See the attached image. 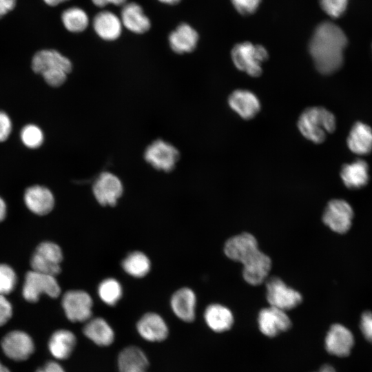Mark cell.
Returning <instances> with one entry per match:
<instances>
[{"label":"cell","mask_w":372,"mask_h":372,"mask_svg":"<svg viewBox=\"0 0 372 372\" xmlns=\"http://www.w3.org/2000/svg\"><path fill=\"white\" fill-rule=\"evenodd\" d=\"M347 44L343 30L330 21L320 23L314 30L309 44L310 55L317 70L331 74L343 63V52Z\"/></svg>","instance_id":"cell-1"},{"label":"cell","mask_w":372,"mask_h":372,"mask_svg":"<svg viewBox=\"0 0 372 372\" xmlns=\"http://www.w3.org/2000/svg\"><path fill=\"white\" fill-rule=\"evenodd\" d=\"M336 127L334 115L322 107H311L304 110L298 121V127L307 140L319 144Z\"/></svg>","instance_id":"cell-2"},{"label":"cell","mask_w":372,"mask_h":372,"mask_svg":"<svg viewBox=\"0 0 372 372\" xmlns=\"http://www.w3.org/2000/svg\"><path fill=\"white\" fill-rule=\"evenodd\" d=\"M231 59L240 71L252 77H258L262 72V65L269 58L266 48L246 41L236 44L231 52Z\"/></svg>","instance_id":"cell-3"},{"label":"cell","mask_w":372,"mask_h":372,"mask_svg":"<svg viewBox=\"0 0 372 372\" xmlns=\"http://www.w3.org/2000/svg\"><path fill=\"white\" fill-rule=\"evenodd\" d=\"M22 293L26 301L36 302L43 293L53 298H57L61 288L55 276L32 270L25 276Z\"/></svg>","instance_id":"cell-4"},{"label":"cell","mask_w":372,"mask_h":372,"mask_svg":"<svg viewBox=\"0 0 372 372\" xmlns=\"http://www.w3.org/2000/svg\"><path fill=\"white\" fill-rule=\"evenodd\" d=\"M63 252L61 247L53 242L40 243L35 249L30 265L33 271L56 276L61 271Z\"/></svg>","instance_id":"cell-5"},{"label":"cell","mask_w":372,"mask_h":372,"mask_svg":"<svg viewBox=\"0 0 372 372\" xmlns=\"http://www.w3.org/2000/svg\"><path fill=\"white\" fill-rule=\"evenodd\" d=\"M266 289L269 305L285 311L296 307L302 301V295L298 291L276 276L267 279Z\"/></svg>","instance_id":"cell-6"},{"label":"cell","mask_w":372,"mask_h":372,"mask_svg":"<svg viewBox=\"0 0 372 372\" xmlns=\"http://www.w3.org/2000/svg\"><path fill=\"white\" fill-rule=\"evenodd\" d=\"M65 314L72 322H85L92 316L93 301L90 295L82 290H70L62 298Z\"/></svg>","instance_id":"cell-7"},{"label":"cell","mask_w":372,"mask_h":372,"mask_svg":"<svg viewBox=\"0 0 372 372\" xmlns=\"http://www.w3.org/2000/svg\"><path fill=\"white\" fill-rule=\"evenodd\" d=\"M144 157L155 169L169 172L175 167L180 154L174 145L162 139H158L147 147Z\"/></svg>","instance_id":"cell-8"},{"label":"cell","mask_w":372,"mask_h":372,"mask_svg":"<svg viewBox=\"0 0 372 372\" xmlns=\"http://www.w3.org/2000/svg\"><path fill=\"white\" fill-rule=\"evenodd\" d=\"M353 217L352 207L347 201L333 199L325 207L322 221L334 232L344 234L350 229Z\"/></svg>","instance_id":"cell-9"},{"label":"cell","mask_w":372,"mask_h":372,"mask_svg":"<svg viewBox=\"0 0 372 372\" xmlns=\"http://www.w3.org/2000/svg\"><path fill=\"white\" fill-rule=\"evenodd\" d=\"M92 192L96 201L103 206H114L122 196V182L115 174L104 172L95 180Z\"/></svg>","instance_id":"cell-10"},{"label":"cell","mask_w":372,"mask_h":372,"mask_svg":"<svg viewBox=\"0 0 372 372\" xmlns=\"http://www.w3.org/2000/svg\"><path fill=\"white\" fill-rule=\"evenodd\" d=\"M1 346L4 354L14 361H24L34 351L32 338L25 332L14 330L8 332L2 339Z\"/></svg>","instance_id":"cell-11"},{"label":"cell","mask_w":372,"mask_h":372,"mask_svg":"<svg viewBox=\"0 0 372 372\" xmlns=\"http://www.w3.org/2000/svg\"><path fill=\"white\" fill-rule=\"evenodd\" d=\"M259 250L255 236L247 232L229 238L223 247L224 253L228 258L242 265Z\"/></svg>","instance_id":"cell-12"},{"label":"cell","mask_w":372,"mask_h":372,"mask_svg":"<svg viewBox=\"0 0 372 372\" xmlns=\"http://www.w3.org/2000/svg\"><path fill=\"white\" fill-rule=\"evenodd\" d=\"M258 322L260 331L268 337H274L287 331L291 322L285 311L269 306L258 314Z\"/></svg>","instance_id":"cell-13"},{"label":"cell","mask_w":372,"mask_h":372,"mask_svg":"<svg viewBox=\"0 0 372 372\" xmlns=\"http://www.w3.org/2000/svg\"><path fill=\"white\" fill-rule=\"evenodd\" d=\"M354 344L351 331L340 324H333L325 338L326 350L338 357L348 356Z\"/></svg>","instance_id":"cell-14"},{"label":"cell","mask_w":372,"mask_h":372,"mask_svg":"<svg viewBox=\"0 0 372 372\" xmlns=\"http://www.w3.org/2000/svg\"><path fill=\"white\" fill-rule=\"evenodd\" d=\"M242 276L249 285L256 286L267 280L271 268L270 258L259 250L242 264Z\"/></svg>","instance_id":"cell-15"},{"label":"cell","mask_w":372,"mask_h":372,"mask_svg":"<svg viewBox=\"0 0 372 372\" xmlns=\"http://www.w3.org/2000/svg\"><path fill=\"white\" fill-rule=\"evenodd\" d=\"M32 68L36 73L48 70H61L69 73L72 68L70 60L55 50H42L37 52L32 61Z\"/></svg>","instance_id":"cell-16"},{"label":"cell","mask_w":372,"mask_h":372,"mask_svg":"<svg viewBox=\"0 0 372 372\" xmlns=\"http://www.w3.org/2000/svg\"><path fill=\"white\" fill-rule=\"evenodd\" d=\"M24 202L33 213L43 216L50 213L54 206V198L51 191L41 185L28 187L24 194Z\"/></svg>","instance_id":"cell-17"},{"label":"cell","mask_w":372,"mask_h":372,"mask_svg":"<svg viewBox=\"0 0 372 372\" xmlns=\"http://www.w3.org/2000/svg\"><path fill=\"white\" fill-rule=\"evenodd\" d=\"M228 104L241 118L247 120L253 118L260 110L258 97L245 90H234L228 98Z\"/></svg>","instance_id":"cell-18"},{"label":"cell","mask_w":372,"mask_h":372,"mask_svg":"<svg viewBox=\"0 0 372 372\" xmlns=\"http://www.w3.org/2000/svg\"><path fill=\"white\" fill-rule=\"evenodd\" d=\"M92 25L96 34L103 40L111 41L121 34L123 24L121 19L114 12L103 10L94 17Z\"/></svg>","instance_id":"cell-19"},{"label":"cell","mask_w":372,"mask_h":372,"mask_svg":"<svg viewBox=\"0 0 372 372\" xmlns=\"http://www.w3.org/2000/svg\"><path fill=\"white\" fill-rule=\"evenodd\" d=\"M198 34L190 25L182 23L169 35L171 49L177 54L192 52L198 41Z\"/></svg>","instance_id":"cell-20"},{"label":"cell","mask_w":372,"mask_h":372,"mask_svg":"<svg viewBox=\"0 0 372 372\" xmlns=\"http://www.w3.org/2000/svg\"><path fill=\"white\" fill-rule=\"evenodd\" d=\"M120 19L123 25L135 34L145 33L151 27L150 20L145 14L142 7L134 2L123 5Z\"/></svg>","instance_id":"cell-21"},{"label":"cell","mask_w":372,"mask_h":372,"mask_svg":"<svg viewBox=\"0 0 372 372\" xmlns=\"http://www.w3.org/2000/svg\"><path fill=\"white\" fill-rule=\"evenodd\" d=\"M137 331L143 338L150 342L164 340L168 335L167 326L158 314L147 313L137 322Z\"/></svg>","instance_id":"cell-22"},{"label":"cell","mask_w":372,"mask_h":372,"mask_svg":"<svg viewBox=\"0 0 372 372\" xmlns=\"http://www.w3.org/2000/svg\"><path fill=\"white\" fill-rule=\"evenodd\" d=\"M171 307L175 315L185 322H192L195 318L196 294L189 288L177 290L171 298Z\"/></svg>","instance_id":"cell-23"},{"label":"cell","mask_w":372,"mask_h":372,"mask_svg":"<svg viewBox=\"0 0 372 372\" xmlns=\"http://www.w3.org/2000/svg\"><path fill=\"white\" fill-rule=\"evenodd\" d=\"M347 145L350 150L359 155H364L372 150V130L361 122H357L352 127L347 138Z\"/></svg>","instance_id":"cell-24"},{"label":"cell","mask_w":372,"mask_h":372,"mask_svg":"<svg viewBox=\"0 0 372 372\" xmlns=\"http://www.w3.org/2000/svg\"><path fill=\"white\" fill-rule=\"evenodd\" d=\"M148 365L145 354L136 347H126L118 355L119 372H147Z\"/></svg>","instance_id":"cell-25"},{"label":"cell","mask_w":372,"mask_h":372,"mask_svg":"<svg viewBox=\"0 0 372 372\" xmlns=\"http://www.w3.org/2000/svg\"><path fill=\"white\" fill-rule=\"evenodd\" d=\"M341 178L346 187L358 189L364 187L369 180V167L366 163L358 159L350 164L342 166L340 172Z\"/></svg>","instance_id":"cell-26"},{"label":"cell","mask_w":372,"mask_h":372,"mask_svg":"<svg viewBox=\"0 0 372 372\" xmlns=\"http://www.w3.org/2000/svg\"><path fill=\"white\" fill-rule=\"evenodd\" d=\"M76 343V337L72 331L59 329L51 335L48 342V349L56 359L65 360L70 357Z\"/></svg>","instance_id":"cell-27"},{"label":"cell","mask_w":372,"mask_h":372,"mask_svg":"<svg viewBox=\"0 0 372 372\" xmlns=\"http://www.w3.org/2000/svg\"><path fill=\"white\" fill-rule=\"evenodd\" d=\"M204 317L208 327L216 332L227 331L234 322L231 311L220 304H209L205 309Z\"/></svg>","instance_id":"cell-28"},{"label":"cell","mask_w":372,"mask_h":372,"mask_svg":"<svg viewBox=\"0 0 372 372\" xmlns=\"http://www.w3.org/2000/svg\"><path fill=\"white\" fill-rule=\"evenodd\" d=\"M83 331L87 338L99 346H108L114 339L112 327L102 318L90 319Z\"/></svg>","instance_id":"cell-29"},{"label":"cell","mask_w":372,"mask_h":372,"mask_svg":"<svg viewBox=\"0 0 372 372\" xmlns=\"http://www.w3.org/2000/svg\"><path fill=\"white\" fill-rule=\"evenodd\" d=\"M122 267L130 276L134 278H143L151 268L149 258L144 253L138 251L130 253L123 260Z\"/></svg>","instance_id":"cell-30"},{"label":"cell","mask_w":372,"mask_h":372,"mask_svg":"<svg viewBox=\"0 0 372 372\" xmlns=\"http://www.w3.org/2000/svg\"><path fill=\"white\" fill-rule=\"evenodd\" d=\"M61 21L67 30L73 33L84 31L89 25L86 12L79 7H70L61 14Z\"/></svg>","instance_id":"cell-31"},{"label":"cell","mask_w":372,"mask_h":372,"mask_svg":"<svg viewBox=\"0 0 372 372\" xmlns=\"http://www.w3.org/2000/svg\"><path fill=\"white\" fill-rule=\"evenodd\" d=\"M98 294L104 303L113 306L121 298L123 289L121 283L116 279L108 278L104 279L99 284Z\"/></svg>","instance_id":"cell-32"},{"label":"cell","mask_w":372,"mask_h":372,"mask_svg":"<svg viewBox=\"0 0 372 372\" xmlns=\"http://www.w3.org/2000/svg\"><path fill=\"white\" fill-rule=\"evenodd\" d=\"M20 136L23 143L31 149L40 147L44 139L42 130L34 124H29L23 127L21 131Z\"/></svg>","instance_id":"cell-33"},{"label":"cell","mask_w":372,"mask_h":372,"mask_svg":"<svg viewBox=\"0 0 372 372\" xmlns=\"http://www.w3.org/2000/svg\"><path fill=\"white\" fill-rule=\"evenodd\" d=\"M17 282V277L14 269L6 264L0 263V294L7 295L11 293Z\"/></svg>","instance_id":"cell-34"},{"label":"cell","mask_w":372,"mask_h":372,"mask_svg":"<svg viewBox=\"0 0 372 372\" xmlns=\"http://www.w3.org/2000/svg\"><path fill=\"white\" fill-rule=\"evenodd\" d=\"M349 0H320L322 9L331 17H340L347 9Z\"/></svg>","instance_id":"cell-35"},{"label":"cell","mask_w":372,"mask_h":372,"mask_svg":"<svg viewBox=\"0 0 372 372\" xmlns=\"http://www.w3.org/2000/svg\"><path fill=\"white\" fill-rule=\"evenodd\" d=\"M67 73L61 70H48L41 74L46 83L53 87H59L66 81Z\"/></svg>","instance_id":"cell-36"},{"label":"cell","mask_w":372,"mask_h":372,"mask_svg":"<svg viewBox=\"0 0 372 372\" xmlns=\"http://www.w3.org/2000/svg\"><path fill=\"white\" fill-rule=\"evenodd\" d=\"M231 3L238 12L247 15L254 13L258 9L260 0H231Z\"/></svg>","instance_id":"cell-37"},{"label":"cell","mask_w":372,"mask_h":372,"mask_svg":"<svg viewBox=\"0 0 372 372\" xmlns=\"http://www.w3.org/2000/svg\"><path fill=\"white\" fill-rule=\"evenodd\" d=\"M360 328L364 337L369 342L372 343V312L364 311L362 316L360 322Z\"/></svg>","instance_id":"cell-38"},{"label":"cell","mask_w":372,"mask_h":372,"mask_svg":"<svg viewBox=\"0 0 372 372\" xmlns=\"http://www.w3.org/2000/svg\"><path fill=\"white\" fill-rule=\"evenodd\" d=\"M12 316V304L5 296L0 294V327L6 324Z\"/></svg>","instance_id":"cell-39"},{"label":"cell","mask_w":372,"mask_h":372,"mask_svg":"<svg viewBox=\"0 0 372 372\" xmlns=\"http://www.w3.org/2000/svg\"><path fill=\"white\" fill-rule=\"evenodd\" d=\"M12 131V121L9 116L0 111V142L6 141Z\"/></svg>","instance_id":"cell-40"},{"label":"cell","mask_w":372,"mask_h":372,"mask_svg":"<svg viewBox=\"0 0 372 372\" xmlns=\"http://www.w3.org/2000/svg\"><path fill=\"white\" fill-rule=\"evenodd\" d=\"M36 372H65L61 365L56 362H48L38 369Z\"/></svg>","instance_id":"cell-41"},{"label":"cell","mask_w":372,"mask_h":372,"mask_svg":"<svg viewBox=\"0 0 372 372\" xmlns=\"http://www.w3.org/2000/svg\"><path fill=\"white\" fill-rule=\"evenodd\" d=\"M16 4L17 0H0V19L12 11Z\"/></svg>","instance_id":"cell-42"},{"label":"cell","mask_w":372,"mask_h":372,"mask_svg":"<svg viewBox=\"0 0 372 372\" xmlns=\"http://www.w3.org/2000/svg\"><path fill=\"white\" fill-rule=\"evenodd\" d=\"M92 2L96 6L102 8L106 6L108 4H113L115 6H123L125 3L126 0H92Z\"/></svg>","instance_id":"cell-43"},{"label":"cell","mask_w":372,"mask_h":372,"mask_svg":"<svg viewBox=\"0 0 372 372\" xmlns=\"http://www.w3.org/2000/svg\"><path fill=\"white\" fill-rule=\"evenodd\" d=\"M6 216V205L4 200L0 197V222L3 220Z\"/></svg>","instance_id":"cell-44"},{"label":"cell","mask_w":372,"mask_h":372,"mask_svg":"<svg viewBox=\"0 0 372 372\" xmlns=\"http://www.w3.org/2000/svg\"><path fill=\"white\" fill-rule=\"evenodd\" d=\"M68 0H43V1L48 6H56Z\"/></svg>","instance_id":"cell-45"},{"label":"cell","mask_w":372,"mask_h":372,"mask_svg":"<svg viewBox=\"0 0 372 372\" xmlns=\"http://www.w3.org/2000/svg\"><path fill=\"white\" fill-rule=\"evenodd\" d=\"M319 372H335V371L331 365L324 364L320 368Z\"/></svg>","instance_id":"cell-46"},{"label":"cell","mask_w":372,"mask_h":372,"mask_svg":"<svg viewBox=\"0 0 372 372\" xmlns=\"http://www.w3.org/2000/svg\"><path fill=\"white\" fill-rule=\"evenodd\" d=\"M160 2L168 5H174L180 2V0H158Z\"/></svg>","instance_id":"cell-47"},{"label":"cell","mask_w":372,"mask_h":372,"mask_svg":"<svg viewBox=\"0 0 372 372\" xmlns=\"http://www.w3.org/2000/svg\"><path fill=\"white\" fill-rule=\"evenodd\" d=\"M0 372H10V371L0 362Z\"/></svg>","instance_id":"cell-48"}]
</instances>
